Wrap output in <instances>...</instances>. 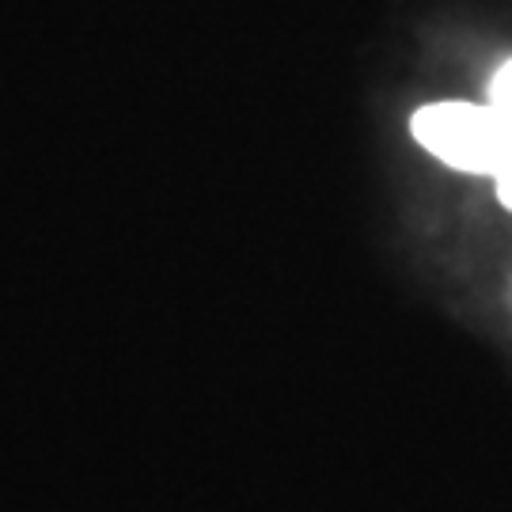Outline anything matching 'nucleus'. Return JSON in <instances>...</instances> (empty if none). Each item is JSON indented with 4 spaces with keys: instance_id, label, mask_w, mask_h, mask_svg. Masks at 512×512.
<instances>
[{
    "instance_id": "obj_1",
    "label": "nucleus",
    "mask_w": 512,
    "mask_h": 512,
    "mask_svg": "<svg viewBox=\"0 0 512 512\" xmlns=\"http://www.w3.org/2000/svg\"><path fill=\"white\" fill-rule=\"evenodd\" d=\"M410 129L425 152L467 175H497L512 160V118L494 103H429Z\"/></svg>"
},
{
    "instance_id": "obj_2",
    "label": "nucleus",
    "mask_w": 512,
    "mask_h": 512,
    "mask_svg": "<svg viewBox=\"0 0 512 512\" xmlns=\"http://www.w3.org/2000/svg\"><path fill=\"white\" fill-rule=\"evenodd\" d=\"M490 103L512 118V61H505L490 80Z\"/></svg>"
},
{
    "instance_id": "obj_3",
    "label": "nucleus",
    "mask_w": 512,
    "mask_h": 512,
    "mask_svg": "<svg viewBox=\"0 0 512 512\" xmlns=\"http://www.w3.org/2000/svg\"><path fill=\"white\" fill-rule=\"evenodd\" d=\"M494 183H497V198H501V205L512 213V160L501 171L494 175Z\"/></svg>"
}]
</instances>
